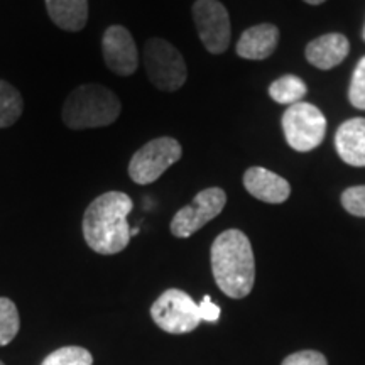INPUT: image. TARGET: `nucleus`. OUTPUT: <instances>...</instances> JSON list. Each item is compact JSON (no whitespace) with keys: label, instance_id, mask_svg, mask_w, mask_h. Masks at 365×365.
Here are the masks:
<instances>
[{"label":"nucleus","instance_id":"1","mask_svg":"<svg viewBox=\"0 0 365 365\" xmlns=\"http://www.w3.org/2000/svg\"><path fill=\"white\" fill-rule=\"evenodd\" d=\"M134 208L129 195L107 191L88 205L83 215V237L93 252L113 255L122 252L130 242L127 215Z\"/></svg>","mask_w":365,"mask_h":365},{"label":"nucleus","instance_id":"2","mask_svg":"<svg viewBox=\"0 0 365 365\" xmlns=\"http://www.w3.org/2000/svg\"><path fill=\"white\" fill-rule=\"evenodd\" d=\"M212 272L217 286L228 298L242 299L250 294L255 281V259L249 237L230 228L212 244Z\"/></svg>","mask_w":365,"mask_h":365},{"label":"nucleus","instance_id":"3","mask_svg":"<svg viewBox=\"0 0 365 365\" xmlns=\"http://www.w3.org/2000/svg\"><path fill=\"white\" fill-rule=\"evenodd\" d=\"M122 112V103L110 88L103 85H81L68 95L61 118L73 130L97 129L113 124Z\"/></svg>","mask_w":365,"mask_h":365},{"label":"nucleus","instance_id":"4","mask_svg":"<svg viewBox=\"0 0 365 365\" xmlns=\"http://www.w3.org/2000/svg\"><path fill=\"white\" fill-rule=\"evenodd\" d=\"M144 66L150 83L164 91H176L188 78L185 58L175 46L161 38H150L144 46Z\"/></svg>","mask_w":365,"mask_h":365},{"label":"nucleus","instance_id":"5","mask_svg":"<svg viewBox=\"0 0 365 365\" xmlns=\"http://www.w3.org/2000/svg\"><path fill=\"white\" fill-rule=\"evenodd\" d=\"M282 130L291 148L298 153H309L325 139L327 118L313 103L298 102L286 108Z\"/></svg>","mask_w":365,"mask_h":365},{"label":"nucleus","instance_id":"6","mask_svg":"<svg viewBox=\"0 0 365 365\" xmlns=\"http://www.w3.org/2000/svg\"><path fill=\"white\" fill-rule=\"evenodd\" d=\"M181 144L173 137H158L144 144L129 163V176L137 185H150L181 159Z\"/></svg>","mask_w":365,"mask_h":365},{"label":"nucleus","instance_id":"7","mask_svg":"<svg viewBox=\"0 0 365 365\" xmlns=\"http://www.w3.org/2000/svg\"><path fill=\"white\" fill-rule=\"evenodd\" d=\"M150 317L161 330L173 335L193 331L202 323L198 304L181 289L164 291L150 307Z\"/></svg>","mask_w":365,"mask_h":365},{"label":"nucleus","instance_id":"8","mask_svg":"<svg viewBox=\"0 0 365 365\" xmlns=\"http://www.w3.org/2000/svg\"><path fill=\"white\" fill-rule=\"evenodd\" d=\"M227 193L222 188H207L195 196L188 207L176 212L171 220V234L178 239H188L217 218L225 208Z\"/></svg>","mask_w":365,"mask_h":365},{"label":"nucleus","instance_id":"9","mask_svg":"<svg viewBox=\"0 0 365 365\" xmlns=\"http://www.w3.org/2000/svg\"><path fill=\"white\" fill-rule=\"evenodd\" d=\"M193 19L207 51L212 54L225 53L232 38L230 17L225 6L218 0H196Z\"/></svg>","mask_w":365,"mask_h":365},{"label":"nucleus","instance_id":"10","mask_svg":"<svg viewBox=\"0 0 365 365\" xmlns=\"http://www.w3.org/2000/svg\"><path fill=\"white\" fill-rule=\"evenodd\" d=\"M103 61L108 70L120 76L134 75L139 66L135 41L124 26H110L102 38Z\"/></svg>","mask_w":365,"mask_h":365},{"label":"nucleus","instance_id":"11","mask_svg":"<svg viewBox=\"0 0 365 365\" xmlns=\"http://www.w3.org/2000/svg\"><path fill=\"white\" fill-rule=\"evenodd\" d=\"M244 186L254 198L266 203H284L291 195V186L284 178L259 166L245 171Z\"/></svg>","mask_w":365,"mask_h":365},{"label":"nucleus","instance_id":"12","mask_svg":"<svg viewBox=\"0 0 365 365\" xmlns=\"http://www.w3.org/2000/svg\"><path fill=\"white\" fill-rule=\"evenodd\" d=\"M335 148L341 161L354 168H365V118H350L339 127Z\"/></svg>","mask_w":365,"mask_h":365},{"label":"nucleus","instance_id":"13","mask_svg":"<svg viewBox=\"0 0 365 365\" xmlns=\"http://www.w3.org/2000/svg\"><path fill=\"white\" fill-rule=\"evenodd\" d=\"M350 43L344 34L319 36L307 46V59L318 70H331L349 56Z\"/></svg>","mask_w":365,"mask_h":365},{"label":"nucleus","instance_id":"14","mask_svg":"<svg viewBox=\"0 0 365 365\" xmlns=\"http://www.w3.org/2000/svg\"><path fill=\"white\" fill-rule=\"evenodd\" d=\"M279 43V29L274 24L252 26L240 36L237 54L244 59H266L276 51Z\"/></svg>","mask_w":365,"mask_h":365},{"label":"nucleus","instance_id":"15","mask_svg":"<svg viewBox=\"0 0 365 365\" xmlns=\"http://www.w3.org/2000/svg\"><path fill=\"white\" fill-rule=\"evenodd\" d=\"M46 11L59 29L78 33L88 21V0H46Z\"/></svg>","mask_w":365,"mask_h":365},{"label":"nucleus","instance_id":"16","mask_svg":"<svg viewBox=\"0 0 365 365\" xmlns=\"http://www.w3.org/2000/svg\"><path fill=\"white\" fill-rule=\"evenodd\" d=\"M307 83L294 75H284L276 81H272L269 86V97L276 103L281 105H293L303 100L307 95Z\"/></svg>","mask_w":365,"mask_h":365},{"label":"nucleus","instance_id":"17","mask_svg":"<svg viewBox=\"0 0 365 365\" xmlns=\"http://www.w3.org/2000/svg\"><path fill=\"white\" fill-rule=\"evenodd\" d=\"M22 112H24V100L19 90L0 80V129L16 124Z\"/></svg>","mask_w":365,"mask_h":365},{"label":"nucleus","instance_id":"18","mask_svg":"<svg viewBox=\"0 0 365 365\" xmlns=\"http://www.w3.org/2000/svg\"><path fill=\"white\" fill-rule=\"evenodd\" d=\"M19 328L21 319L16 303L9 298H0V346L11 344Z\"/></svg>","mask_w":365,"mask_h":365},{"label":"nucleus","instance_id":"19","mask_svg":"<svg viewBox=\"0 0 365 365\" xmlns=\"http://www.w3.org/2000/svg\"><path fill=\"white\" fill-rule=\"evenodd\" d=\"M41 365H93V357L83 346H63L49 354Z\"/></svg>","mask_w":365,"mask_h":365},{"label":"nucleus","instance_id":"20","mask_svg":"<svg viewBox=\"0 0 365 365\" xmlns=\"http://www.w3.org/2000/svg\"><path fill=\"white\" fill-rule=\"evenodd\" d=\"M349 100L359 110H365V56L355 66L352 81H350Z\"/></svg>","mask_w":365,"mask_h":365},{"label":"nucleus","instance_id":"21","mask_svg":"<svg viewBox=\"0 0 365 365\" xmlns=\"http://www.w3.org/2000/svg\"><path fill=\"white\" fill-rule=\"evenodd\" d=\"M341 207H344L350 215L365 218V185L352 186L341 193Z\"/></svg>","mask_w":365,"mask_h":365},{"label":"nucleus","instance_id":"22","mask_svg":"<svg viewBox=\"0 0 365 365\" xmlns=\"http://www.w3.org/2000/svg\"><path fill=\"white\" fill-rule=\"evenodd\" d=\"M281 365H328V360L317 350H301L282 360Z\"/></svg>","mask_w":365,"mask_h":365},{"label":"nucleus","instance_id":"23","mask_svg":"<svg viewBox=\"0 0 365 365\" xmlns=\"http://www.w3.org/2000/svg\"><path fill=\"white\" fill-rule=\"evenodd\" d=\"M198 308H200V317H202L203 322L213 323L220 318V308H218V304H215L212 299H210V296H205L202 303L198 304Z\"/></svg>","mask_w":365,"mask_h":365},{"label":"nucleus","instance_id":"24","mask_svg":"<svg viewBox=\"0 0 365 365\" xmlns=\"http://www.w3.org/2000/svg\"><path fill=\"white\" fill-rule=\"evenodd\" d=\"M307 4H312V6H319V4H323L325 0H304Z\"/></svg>","mask_w":365,"mask_h":365},{"label":"nucleus","instance_id":"25","mask_svg":"<svg viewBox=\"0 0 365 365\" xmlns=\"http://www.w3.org/2000/svg\"><path fill=\"white\" fill-rule=\"evenodd\" d=\"M364 41H365V26H364Z\"/></svg>","mask_w":365,"mask_h":365},{"label":"nucleus","instance_id":"26","mask_svg":"<svg viewBox=\"0 0 365 365\" xmlns=\"http://www.w3.org/2000/svg\"><path fill=\"white\" fill-rule=\"evenodd\" d=\"M0 365H4V364H2V362H0Z\"/></svg>","mask_w":365,"mask_h":365}]
</instances>
